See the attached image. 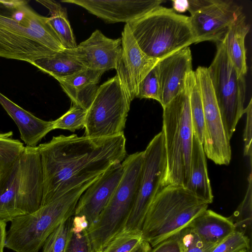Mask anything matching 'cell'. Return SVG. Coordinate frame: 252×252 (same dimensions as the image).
Here are the masks:
<instances>
[{
    "label": "cell",
    "instance_id": "1",
    "mask_svg": "<svg viewBox=\"0 0 252 252\" xmlns=\"http://www.w3.org/2000/svg\"><path fill=\"white\" fill-rule=\"evenodd\" d=\"M124 133L106 137L53 136L38 146L43 191L41 205L101 175L126 157Z\"/></svg>",
    "mask_w": 252,
    "mask_h": 252
},
{
    "label": "cell",
    "instance_id": "2",
    "mask_svg": "<svg viewBox=\"0 0 252 252\" xmlns=\"http://www.w3.org/2000/svg\"><path fill=\"white\" fill-rule=\"evenodd\" d=\"M64 49L48 17L22 0H0V57L32 64Z\"/></svg>",
    "mask_w": 252,
    "mask_h": 252
},
{
    "label": "cell",
    "instance_id": "3",
    "mask_svg": "<svg viewBox=\"0 0 252 252\" xmlns=\"http://www.w3.org/2000/svg\"><path fill=\"white\" fill-rule=\"evenodd\" d=\"M194 71L188 75L184 90L163 108V127L166 167L162 187L185 188L189 176L193 136L189 95Z\"/></svg>",
    "mask_w": 252,
    "mask_h": 252
},
{
    "label": "cell",
    "instance_id": "4",
    "mask_svg": "<svg viewBox=\"0 0 252 252\" xmlns=\"http://www.w3.org/2000/svg\"><path fill=\"white\" fill-rule=\"evenodd\" d=\"M97 178L41 205L32 213L14 218L6 233L5 247L15 252H38L53 230L74 216L80 197Z\"/></svg>",
    "mask_w": 252,
    "mask_h": 252
},
{
    "label": "cell",
    "instance_id": "5",
    "mask_svg": "<svg viewBox=\"0 0 252 252\" xmlns=\"http://www.w3.org/2000/svg\"><path fill=\"white\" fill-rule=\"evenodd\" d=\"M141 50L148 56L160 60L196 43L189 17L161 5L126 23Z\"/></svg>",
    "mask_w": 252,
    "mask_h": 252
},
{
    "label": "cell",
    "instance_id": "6",
    "mask_svg": "<svg viewBox=\"0 0 252 252\" xmlns=\"http://www.w3.org/2000/svg\"><path fill=\"white\" fill-rule=\"evenodd\" d=\"M208 205L182 186L163 188L146 215L141 229L143 240L155 246L186 227Z\"/></svg>",
    "mask_w": 252,
    "mask_h": 252
},
{
    "label": "cell",
    "instance_id": "7",
    "mask_svg": "<svg viewBox=\"0 0 252 252\" xmlns=\"http://www.w3.org/2000/svg\"><path fill=\"white\" fill-rule=\"evenodd\" d=\"M43 180L38 146L25 150L0 189V219L32 213L40 206Z\"/></svg>",
    "mask_w": 252,
    "mask_h": 252
},
{
    "label": "cell",
    "instance_id": "8",
    "mask_svg": "<svg viewBox=\"0 0 252 252\" xmlns=\"http://www.w3.org/2000/svg\"><path fill=\"white\" fill-rule=\"evenodd\" d=\"M143 160V151L126 157L122 162V178L108 204L96 221L88 228L93 250L101 251L123 231L137 195Z\"/></svg>",
    "mask_w": 252,
    "mask_h": 252
},
{
    "label": "cell",
    "instance_id": "9",
    "mask_svg": "<svg viewBox=\"0 0 252 252\" xmlns=\"http://www.w3.org/2000/svg\"><path fill=\"white\" fill-rule=\"evenodd\" d=\"M217 52L208 72L225 131L230 139L245 113V76L238 75L229 59L225 42H218Z\"/></svg>",
    "mask_w": 252,
    "mask_h": 252
},
{
    "label": "cell",
    "instance_id": "10",
    "mask_svg": "<svg viewBox=\"0 0 252 252\" xmlns=\"http://www.w3.org/2000/svg\"><path fill=\"white\" fill-rule=\"evenodd\" d=\"M130 103L117 75L103 83L87 110L85 136L106 137L124 133Z\"/></svg>",
    "mask_w": 252,
    "mask_h": 252
},
{
    "label": "cell",
    "instance_id": "11",
    "mask_svg": "<svg viewBox=\"0 0 252 252\" xmlns=\"http://www.w3.org/2000/svg\"><path fill=\"white\" fill-rule=\"evenodd\" d=\"M166 167L162 130L155 135L143 151V160L135 202L124 230L141 231L147 212L158 192Z\"/></svg>",
    "mask_w": 252,
    "mask_h": 252
},
{
    "label": "cell",
    "instance_id": "12",
    "mask_svg": "<svg viewBox=\"0 0 252 252\" xmlns=\"http://www.w3.org/2000/svg\"><path fill=\"white\" fill-rule=\"evenodd\" d=\"M199 82L204 114L203 146L206 156L218 165H227L231 159L230 139L225 131L207 67L194 71Z\"/></svg>",
    "mask_w": 252,
    "mask_h": 252
},
{
    "label": "cell",
    "instance_id": "13",
    "mask_svg": "<svg viewBox=\"0 0 252 252\" xmlns=\"http://www.w3.org/2000/svg\"><path fill=\"white\" fill-rule=\"evenodd\" d=\"M242 7L231 0H213L189 16L196 43L222 41L230 27L242 14Z\"/></svg>",
    "mask_w": 252,
    "mask_h": 252
},
{
    "label": "cell",
    "instance_id": "14",
    "mask_svg": "<svg viewBox=\"0 0 252 252\" xmlns=\"http://www.w3.org/2000/svg\"><path fill=\"white\" fill-rule=\"evenodd\" d=\"M122 54L117 75L130 103L136 97L140 83L159 61L151 58L139 48L126 24L122 32Z\"/></svg>",
    "mask_w": 252,
    "mask_h": 252
},
{
    "label": "cell",
    "instance_id": "15",
    "mask_svg": "<svg viewBox=\"0 0 252 252\" xmlns=\"http://www.w3.org/2000/svg\"><path fill=\"white\" fill-rule=\"evenodd\" d=\"M85 68L104 72L116 69L122 54V39H112L96 30L72 49H64Z\"/></svg>",
    "mask_w": 252,
    "mask_h": 252
},
{
    "label": "cell",
    "instance_id": "16",
    "mask_svg": "<svg viewBox=\"0 0 252 252\" xmlns=\"http://www.w3.org/2000/svg\"><path fill=\"white\" fill-rule=\"evenodd\" d=\"M79 5L108 23L137 20L166 1L164 0H62Z\"/></svg>",
    "mask_w": 252,
    "mask_h": 252
},
{
    "label": "cell",
    "instance_id": "17",
    "mask_svg": "<svg viewBox=\"0 0 252 252\" xmlns=\"http://www.w3.org/2000/svg\"><path fill=\"white\" fill-rule=\"evenodd\" d=\"M124 172L121 163L111 165L85 191L77 204L74 216L84 217L92 225L114 193Z\"/></svg>",
    "mask_w": 252,
    "mask_h": 252
},
{
    "label": "cell",
    "instance_id": "18",
    "mask_svg": "<svg viewBox=\"0 0 252 252\" xmlns=\"http://www.w3.org/2000/svg\"><path fill=\"white\" fill-rule=\"evenodd\" d=\"M189 47L159 60L158 67L159 103L162 108L185 88L188 74L192 70Z\"/></svg>",
    "mask_w": 252,
    "mask_h": 252
},
{
    "label": "cell",
    "instance_id": "19",
    "mask_svg": "<svg viewBox=\"0 0 252 252\" xmlns=\"http://www.w3.org/2000/svg\"><path fill=\"white\" fill-rule=\"evenodd\" d=\"M0 104L17 125L26 146L35 147L53 129V121L40 119L0 93Z\"/></svg>",
    "mask_w": 252,
    "mask_h": 252
},
{
    "label": "cell",
    "instance_id": "20",
    "mask_svg": "<svg viewBox=\"0 0 252 252\" xmlns=\"http://www.w3.org/2000/svg\"><path fill=\"white\" fill-rule=\"evenodd\" d=\"M103 73L84 68L72 75L56 80L73 104L88 110L94 98L98 82Z\"/></svg>",
    "mask_w": 252,
    "mask_h": 252
},
{
    "label": "cell",
    "instance_id": "21",
    "mask_svg": "<svg viewBox=\"0 0 252 252\" xmlns=\"http://www.w3.org/2000/svg\"><path fill=\"white\" fill-rule=\"evenodd\" d=\"M206 157L203 144L193 135L189 176L186 189L209 204L213 202L214 197Z\"/></svg>",
    "mask_w": 252,
    "mask_h": 252
},
{
    "label": "cell",
    "instance_id": "22",
    "mask_svg": "<svg viewBox=\"0 0 252 252\" xmlns=\"http://www.w3.org/2000/svg\"><path fill=\"white\" fill-rule=\"evenodd\" d=\"M192 229L204 241L218 245L234 231L229 219L211 210L206 209L187 226Z\"/></svg>",
    "mask_w": 252,
    "mask_h": 252
},
{
    "label": "cell",
    "instance_id": "23",
    "mask_svg": "<svg viewBox=\"0 0 252 252\" xmlns=\"http://www.w3.org/2000/svg\"><path fill=\"white\" fill-rule=\"evenodd\" d=\"M249 30L243 14L230 26L225 36L229 59L239 76H245L248 70L245 40Z\"/></svg>",
    "mask_w": 252,
    "mask_h": 252
},
{
    "label": "cell",
    "instance_id": "24",
    "mask_svg": "<svg viewBox=\"0 0 252 252\" xmlns=\"http://www.w3.org/2000/svg\"><path fill=\"white\" fill-rule=\"evenodd\" d=\"M36 1L49 10L50 16L48 17V22L59 38L64 49L75 48L77 45L67 18L66 8L54 0Z\"/></svg>",
    "mask_w": 252,
    "mask_h": 252
},
{
    "label": "cell",
    "instance_id": "25",
    "mask_svg": "<svg viewBox=\"0 0 252 252\" xmlns=\"http://www.w3.org/2000/svg\"><path fill=\"white\" fill-rule=\"evenodd\" d=\"M32 64L56 79L72 75L86 68L64 50L36 60Z\"/></svg>",
    "mask_w": 252,
    "mask_h": 252
},
{
    "label": "cell",
    "instance_id": "26",
    "mask_svg": "<svg viewBox=\"0 0 252 252\" xmlns=\"http://www.w3.org/2000/svg\"><path fill=\"white\" fill-rule=\"evenodd\" d=\"M12 131L0 132V189L23 154L25 146L13 138Z\"/></svg>",
    "mask_w": 252,
    "mask_h": 252
},
{
    "label": "cell",
    "instance_id": "27",
    "mask_svg": "<svg viewBox=\"0 0 252 252\" xmlns=\"http://www.w3.org/2000/svg\"><path fill=\"white\" fill-rule=\"evenodd\" d=\"M88 226V222L84 217L73 216L64 252H92Z\"/></svg>",
    "mask_w": 252,
    "mask_h": 252
},
{
    "label": "cell",
    "instance_id": "28",
    "mask_svg": "<svg viewBox=\"0 0 252 252\" xmlns=\"http://www.w3.org/2000/svg\"><path fill=\"white\" fill-rule=\"evenodd\" d=\"M245 197L236 210L228 218L235 227V230L242 233L251 240L252 221V177L251 172Z\"/></svg>",
    "mask_w": 252,
    "mask_h": 252
},
{
    "label": "cell",
    "instance_id": "29",
    "mask_svg": "<svg viewBox=\"0 0 252 252\" xmlns=\"http://www.w3.org/2000/svg\"><path fill=\"white\" fill-rule=\"evenodd\" d=\"M189 103L193 133L203 144L204 131V114L199 84L195 74V79L190 90Z\"/></svg>",
    "mask_w": 252,
    "mask_h": 252
},
{
    "label": "cell",
    "instance_id": "30",
    "mask_svg": "<svg viewBox=\"0 0 252 252\" xmlns=\"http://www.w3.org/2000/svg\"><path fill=\"white\" fill-rule=\"evenodd\" d=\"M143 240L141 231L123 230L100 252H130Z\"/></svg>",
    "mask_w": 252,
    "mask_h": 252
},
{
    "label": "cell",
    "instance_id": "31",
    "mask_svg": "<svg viewBox=\"0 0 252 252\" xmlns=\"http://www.w3.org/2000/svg\"><path fill=\"white\" fill-rule=\"evenodd\" d=\"M87 110L73 104L63 115L53 121V129H61L74 132L85 127Z\"/></svg>",
    "mask_w": 252,
    "mask_h": 252
},
{
    "label": "cell",
    "instance_id": "32",
    "mask_svg": "<svg viewBox=\"0 0 252 252\" xmlns=\"http://www.w3.org/2000/svg\"><path fill=\"white\" fill-rule=\"evenodd\" d=\"M176 234L182 252H211L217 246L204 241L189 226L184 227Z\"/></svg>",
    "mask_w": 252,
    "mask_h": 252
},
{
    "label": "cell",
    "instance_id": "33",
    "mask_svg": "<svg viewBox=\"0 0 252 252\" xmlns=\"http://www.w3.org/2000/svg\"><path fill=\"white\" fill-rule=\"evenodd\" d=\"M73 216L61 223L44 242L42 252H64L68 238Z\"/></svg>",
    "mask_w": 252,
    "mask_h": 252
},
{
    "label": "cell",
    "instance_id": "34",
    "mask_svg": "<svg viewBox=\"0 0 252 252\" xmlns=\"http://www.w3.org/2000/svg\"><path fill=\"white\" fill-rule=\"evenodd\" d=\"M157 63L140 83L136 97L153 99L159 102L160 91Z\"/></svg>",
    "mask_w": 252,
    "mask_h": 252
},
{
    "label": "cell",
    "instance_id": "35",
    "mask_svg": "<svg viewBox=\"0 0 252 252\" xmlns=\"http://www.w3.org/2000/svg\"><path fill=\"white\" fill-rule=\"evenodd\" d=\"M244 249L252 250V240L242 233L235 230L211 252H239Z\"/></svg>",
    "mask_w": 252,
    "mask_h": 252
},
{
    "label": "cell",
    "instance_id": "36",
    "mask_svg": "<svg viewBox=\"0 0 252 252\" xmlns=\"http://www.w3.org/2000/svg\"><path fill=\"white\" fill-rule=\"evenodd\" d=\"M246 121L244 132V156L249 159L250 168H252V99L245 109Z\"/></svg>",
    "mask_w": 252,
    "mask_h": 252
},
{
    "label": "cell",
    "instance_id": "37",
    "mask_svg": "<svg viewBox=\"0 0 252 252\" xmlns=\"http://www.w3.org/2000/svg\"><path fill=\"white\" fill-rule=\"evenodd\" d=\"M213 0H173V9L182 13L188 11L190 15L212 3Z\"/></svg>",
    "mask_w": 252,
    "mask_h": 252
},
{
    "label": "cell",
    "instance_id": "38",
    "mask_svg": "<svg viewBox=\"0 0 252 252\" xmlns=\"http://www.w3.org/2000/svg\"><path fill=\"white\" fill-rule=\"evenodd\" d=\"M149 252H182V251L179 239L176 233L152 247Z\"/></svg>",
    "mask_w": 252,
    "mask_h": 252
},
{
    "label": "cell",
    "instance_id": "39",
    "mask_svg": "<svg viewBox=\"0 0 252 252\" xmlns=\"http://www.w3.org/2000/svg\"><path fill=\"white\" fill-rule=\"evenodd\" d=\"M6 222L0 219V252H3L5 247L6 233Z\"/></svg>",
    "mask_w": 252,
    "mask_h": 252
},
{
    "label": "cell",
    "instance_id": "40",
    "mask_svg": "<svg viewBox=\"0 0 252 252\" xmlns=\"http://www.w3.org/2000/svg\"><path fill=\"white\" fill-rule=\"evenodd\" d=\"M152 248L150 244L143 240L136 248L130 252H149Z\"/></svg>",
    "mask_w": 252,
    "mask_h": 252
},
{
    "label": "cell",
    "instance_id": "41",
    "mask_svg": "<svg viewBox=\"0 0 252 252\" xmlns=\"http://www.w3.org/2000/svg\"><path fill=\"white\" fill-rule=\"evenodd\" d=\"M239 252H252V250L250 249H244L241 251Z\"/></svg>",
    "mask_w": 252,
    "mask_h": 252
},
{
    "label": "cell",
    "instance_id": "42",
    "mask_svg": "<svg viewBox=\"0 0 252 252\" xmlns=\"http://www.w3.org/2000/svg\"><path fill=\"white\" fill-rule=\"evenodd\" d=\"M92 252H96V251H94V250H93Z\"/></svg>",
    "mask_w": 252,
    "mask_h": 252
}]
</instances>
